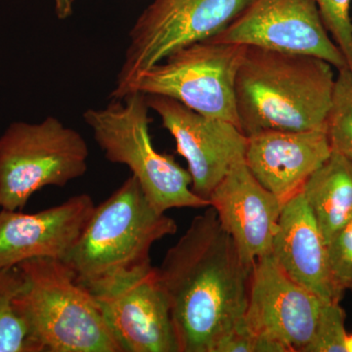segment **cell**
<instances>
[{
    "label": "cell",
    "instance_id": "6da1fadb",
    "mask_svg": "<svg viewBox=\"0 0 352 352\" xmlns=\"http://www.w3.org/2000/svg\"><path fill=\"white\" fill-rule=\"evenodd\" d=\"M252 267L241 258L214 208L194 217L157 268L179 352H215L242 325Z\"/></svg>",
    "mask_w": 352,
    "mask_h": 352
},
{
    "label": "cell",
    "instance_id": "7a4b0ae2",
    "mask_svg": "<svg viewBox=\"0 0 352 352\" xmlns=\"http://www.w3.org/2000/svg\"><path fill=\"white\" fill-rule=\"evenodd\" d=\"M335 82L320 58L247 46L235 85L241 131L326 129Z\"/></svg>",
    "mask_w": 352,
    "mask_h": 352
},
{
    "label": "cell",
    "instance_id": "3957f363",
    "mask_svg": "<svg viewBox=\"0 0 352 352\" xmlns=\"http://www.w3.org/2000/svg\"><path fill=\"white\" fill-rule=\"evenodd\" d=\"M22 289L14 300L38 352H122L89 289L60 259L19 265Z\"/></svg>",
    "mask_w": 352,
    "mask_h": 352
},
{
    "label": "cell",
    "instance_id": "277c9868",
    "mask_svg": "<svg viewBox=\"0 0 352 352\" xmlns=\"http://www.w3.org/2000/svg\"><path fill=\"white\" fill-rule=\"evenodd\" d=\"M176 230L175 220L152 207L131 175L95 206L63 261L75 272L78 283L92 286L151 263L153 245Z\"/></svg>",
    "mask_w": 352,
    "mask_h": 352
},
{
    "label": "cell",
    "instance_id": "5b68a950",
    "mask_svg": "<svg viewBox=\"0 0 352 352\" xmlns=\"http://www.w3.org/2000/svg\"><path fill=\"white\" fill-rule=\"evenodd\" d=\"M149 110L146 95L131 92L124 98L113 99L106 107L88 109L83 113V120L106 159L129 168L157 212L210 207V201L192 190L188 170L170 155L155 149L150 135Z\"/></svg>",
    "mask_w": 352,
    "mask_h": 352
},
{
    "label": "cell",
    "instance_id": "8992f818",
    "mask_svg": "<svg viewBox=\"0 0 352 352\" xmlns=\"http://www.w3.org/2000/svg\"><path fill=\"white\" fill-rule=\"evenodd\" d=\"M88 157L82 134L57 118L13 122L0 136V208L22 210L44 187L82 177Z\"/></svg>",
    "mask_w": 352,
    "mask_h": 352
},
{
    "label": "cell",
    "instance_id": "52a82bcc",
    "mask_svg": "<svg viewBox=\"0 0 352 352\" xmlns=\"http://www.w3.org/2000/svg\"><path fill=\"white\" fill-rule=\"evenodd\" d=\"M245 50L241 44L212 39L191 44L139 74L120 99L131 92L170 97L206 117L240 129L235 85Z\"/></svg>",
    "mask_w": 352,
    "mask_h": 352
},
{
    "label": "cell",
    "instance_id": "ba28073f",
    "mask_svg": "<svg viewBox=\"0 0 352 352\" xmlns=\"http://www.w3.org/2000/svg\"><path fill=\"white\" fill-rule=\"evenodd\" d=\"M252 0H154L129 32L124 61L111 97L122 92L142 72L176 51L214 38Z\"/></svg>",
    "mask_w": 352,
    "mask_h": 352
},
{
    "label": "cell",
    "instance_id": "9c48e42d",
    "mask_svg": "<svg viewBox=\"0 0 352 352\" xmlns=\"http://www.w3.org/2000/svg\"><path fill=\"white\" fill-rule=\"evenodd\" d=\"M122 352H179L170 302L151 263L87 287Z\"/></svg>",
    "mask_w": 352,
    "mask_h": 352
},
{
    "label": "cell",
    "instance_id": "30bf717a",
    "mask_svg": "<svg viewBox=\"0 0 352 352\" xmlns=\"http://www.w3.org/2000/svg\"><path fill=\"white\" fill-rule=\"evenodd\" d=\"M210 39L311 55L325 60L338 71L347 67L314 0H252L228 27Z\"/></svg>",
    "mask_w": 352,
    "mask_h": 352
},
{
    "label": "cell",
    "instance_id": "8fae6325",
    "mask_svg": "<svg viewBox=\"0 0 352 352\" xmlns=\"http://www.w3.org/2000/svg\"><path fill=\"white\" fill-rule=\"evenodd\" d=\"M146 99L186 160L194 193L208 201L229 170L245 162L248 136L232 122L206 117L170 97L146 95Z\"/></svg>",
    "mask_w": 352,
    "mask_h": 352
},
{
    "label": "cell",
    "instance_id": "7c38bea8",
    "mask_svg": "<svg viewBox=\"0 0 352 352\" xmlns=\"http://www.w3.org/2000/svg\"><path fill=\"white\" fill-rule=\"evenodd\" d=\"M323 300L292 280L268 254L252 267L244 326L285 352H305L314 338Z\"/></svg>",
    "mask_w": 352,
    "mask_h": 352
},
{
    "label": "cell",
    "instance_id": "4fadbf2b",
    "mask_svg": "<svg viewBox=\"0 0 352 352\" xmlns=\"http://www.w3.org/2000/svg\"><path fill=\"white\" fill-rule=\"evenodd\" d=\"M94 208V199L80 194L36 214L0 208V268L32 258L64 261Z\"/></svg>",
    "mask_w": 352,
    "mask_h": 352
},
{
    "label": "cell",
    "instance_id": "5bb4252c",
    "mask_svg": "<svg viewBox=\"0 0 352 352\" xmlns=\"http://www.w3.org/2000/svg\"><path fill=\"white\" fill-rule=\"evenodd\" d=\"M208 201L245 263L252 266L271 254L283 205L254 178L245 162L229 170Z\"/></svg>",
    "mask_w": 352,
    "mask_h": 352
},
{
    "label": "cell",
    "instance_id": "9a60e30c",
    "mask_svg": "<svg viewBox=\"0 0 352 352\" xmlns=\"http://www.w3.org/2000/svg\"><path fill=\"white\" fill-rule=\"evenodd\" d=\"M331 154L326 129L265 131L248 136L245 164L283 205L302 192L308 178Z\"/></svg>",
    "mask_w": 352,
    "mask_h": 352
},
{
    "label": "cell",
    "instance_id": "2e32d148",
    "mask_svg": "<svg viewBox=\"0 0 352 352\" xmlns=\"http://www.w3.org/2000/svg\"><path fill=\"white\" fill-rule=\"evenodd\" d=\"M271 256L292 280L323 300L340 302L333 283L328 247L302 192L282 206Z\"/></svg>",
    "mask_w": 352,
    "mask_h": 352
},
{
    "label": "cell",
    "instance_id": "e0dca14e",
    "mask_svg": "<svg viewBox=\"0 0 352 352\" xmlns=\"http://www.w3.org/2000/svg\"><path fill=\"white\" fill-rule=\"evenodd\" d=\"M302 194L328 243L352 219V164L332 152L308 178Z\"/></svg>",
    "mask_w": 352,
    "mask_h": 352
},
{
    "label": "cell",
    "instance_id": "ac0fdd59",
    "mask_svg": "<svg viewBox=\"0 0 352 352\" xmlns=\"http://www.w3.org/2000/svg\"><path fill=\"white\" fill-rule=\"evenodd\" d=\"M23 287L19 268H0V352H38L14 300Z\"/></svg>",
    "mask_w": 352,
    "mask_h": 352
},
{
    "label": "cell",
    "instance_id": "d6986e66",
    "mask_svg": "<svg viewBox=\"0 0 352 352\" xmlns=\"http://www.w3.org/2000/svg\"><path fill=\"white\" fill-rule=\"evenodd\" d=\"M326 131L332 152L352 164V72L347 67L336 78Z\"/></svg>",
    "mask_w": 352,
    "mask_h": 352
},
{
    "label": "cell",
    "instance_id": "ffe728a7",
    "mask_svg": "<svg viewBox=\"0 0 352 352\" xmlns=\"http://www.w3.org/2000/svg\"><path fill=\"white\" fill-rule=\"evenodd\" d=\"M346 314L338 300H324L314 338L305 352H346Z\"/></svg>",
    "mask_w": 352,
    "mask_h": 352
},
{
    "label": "cell",
    "instance_id": "44dd1931",
    "mask_svg": "<svg viewBox=\"0 0 352 352\" xmlns=\"http://www.w3.org/2000/svg\"><path fill=\"white\" fill-rule=\"evenodd\" d=\"M326 29L346 58L352 72V0H314Z\"/></svg>",
    "mask_w": 352,
    "mask_h": 352
},
{
    "label": "cell",
    "instance_id": "7402d4cb",
    "mask_svg": "<svg viewBox=\"0 0 352 352\" xmlns=\"http://www.w3.org/2000/svg\"><path fill=\"white\" fill-rule=\"evenodd\" d=\"M333 283L344 293L352 289V219L327 243Z\"/></svg>",
    "mask_w": 352,
    "mask_h": 352
},
{
    "label": "cell",
    "instance_id": "603a6c76",
    "mask_svg": "<svg viewBox=\"0 0 352 352\" xmlns=\"http://www.w3.org/2000/svg\"><path fill=\"white\" fill-rule=\"evenodd\" d=\"M215 352H285L281 346L270 340L252 333L244 326L227 336L217 347Z\"/></svg>",
    "mask_w": 352,
    "mask_h": 352
},
{
    "label": "cell",
    "instance_id": "cb8c5ba5",
    "mask_svg": "<svg viewBox=\"0 0 352 352\" xmlns=\"http://www.w3.org/2000/svg\"><path fill=\"white\" fill-rule=\"evenodd\" d=\"M76 0H54V10L58 19L66 20L73 15Z\"/></svg>",
    "mask_w": 352,
    "mask_h": 352
},
{
    "label": "cell",
    "instance_id": "d4e9b609",
    "mask_svg": "<svg viewBox=\"0 0 352 352\" xmlns=\"http://www.w3.org/2000/svg\"><path fill=\"white\" fill-rule=\"evenodd\" d=\"M346 351L352 352V335L347 333L346 340Z\"/></svg>",
    "mask_w": 352,
    "mask_h": 352
}]
</instances>
